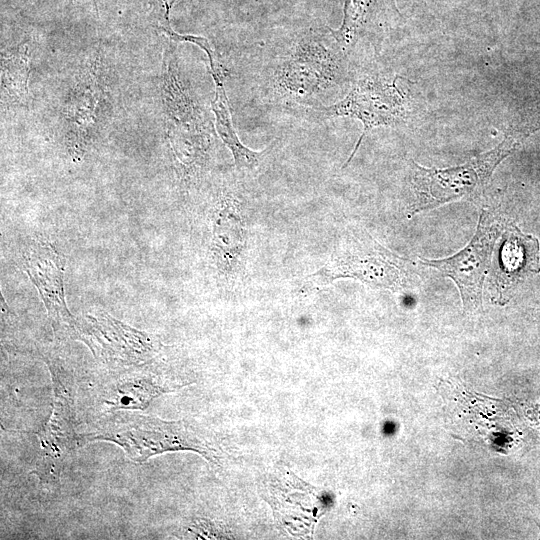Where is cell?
Here are the masks:
<instances>
[{
	"mask_svg": "<svg viewBox=\"0 0 540 540\" xmlns=\"http://www.w3.org/2000/svg\"><path fill=\"white\" fill-rule=\"evenodd\" d=\"M27 43L3 52L1 55L2 101L23 104L28 99V80L31 69Z\"/></svg>",
	"mask_w": 540,
	"mask_h": 540,
	"instance_id": "obj_18",
	"label": "cell"
},
{
	"mask_svg": "<svg viewBox=\"0 0 540 540\" xmlns=\"http://www.w3.org/2000/svg\"><path fill=\"white\" fill-rule=\"evenodd\" d=\"M53 388L52 412L45 426L37 432L39 459L32 471L48 485L59 482L65 461L78 446L76 433V384L72 367L55 354L43 356Z\"/></svg>",
	"mask_w": 540,
	"mask_h": 540,
	"instance_id": "obj_6",
	"label": "cell"
},
{
	"mask_svg": "<svg viewBox=\"0 0 540 540\" xmlns=\"http://www.w3.org/2000/svg\"><path fill=\"white\" fill-rule=\"evenodd\" d=\"M101 59H89L81 70L63 108L66 138L72 155L81 157L99 123L105 100Z\"/></svg>",
	"mask_w": 540,
	"mask_h": 540,
	"instance_id": "obj_11",
	"label": "cell"
},
{
	"mask_svg": "<svg viewBox=\"0 0 540 540\" xmlns=\"http://www.w3.org/2000/svg\"><path fill=\"white\" fill-rule=\"evenodd\" d=\"M211 120L193 125L167 126V138L180 170L185 175L196 173L207 161L214 145Z\"/></svg>",
	"mask_w": 540,
	"mask_h": 540,
	"instance_id": "obj_15",
	"label": "cell"
},
{
	"mask_svg": "<svg viewBox=\"0 0 540 540\" xmlns=\"http://www.w3.org/2000/svg\"><path fill=\"white\" fill-rule=\"evenodd\" d=\"M397 11L394 0H345L343 21L330 31L349 58L357 44L373 29L382 11Z\"/></svg>",
	"mask_w": 540,
	"mask_h": 540,
	"instance_id": "obj_16",
	"label": "cell"
},
{
	"mask_svg": "<svg viewBox=\"0 0 540 540\" xmlns=\"http://www.w3.org/2000/svg\"><path fill=\"white\" fill-rule=\"evenodd\" d=\"M499 246L492 272V301L503 305L522 281L540 271L539 242L509 224Z\"/></svg>",
	"mask_w": 540,
	"mask_h": 540,
	"instance_id": "obj_12",
	"label": "cell"
},
{
	"mask_svg": "<svg viewBox=\"0 0 540 540\" xmlns=\"http://www.w3.org/2000/svg\"><path fill=\"white\" fill-rule=\"evenodd\" d=\"M114 374L100 394V401L108 411L145 410L156 398L193 383L156 359Z\"/></svg>",
	"mask_w": 540,
	"mask_h": 540,
	"instance_id": "obj_10",
	"label": "cell"
},
{
	"mask_svg": "<svg viewBox=\"0 0 540 540\" xmlns=\"http://www.w3.org/2000/svg\"><path fill=\"white\" fill-rule=\"evenodd\" d=\"M74 340L82 341L94 358L113 373L155 360L162 346L154 335L105 312L77 318Z\"/></svg>",
	"mask_w": 540,
	"mask_h": 540,
	"instance_id": "obj_7",
	"label": "cell"
},
{
	"mask_svg": "<svg viewBox=\"0 0 540 540\" xmlns=\"http://www.w3.org/2000/svg\"><path fill=\"white\" fill-rule=\"evenodd\" d=\"M177 43L170 41L163 52L160 77V96L166 126L193 125L209 121L208 113L194 98L188 84L183 80L178 58Z\"/></svg>",
	"mask_w": 540,
	"mask_h": 540,
	"instance_id": "obj_13",
	"label": "cell"
},
{
	"mask_svg": "<svg viewBox=\"0 0 540 540\" xmlns=\"http://www.w3.org/2000/svg\"><path fill=\"white\" fill-rule=\"evenodd\" d=\"M24 267L46 308L54 336L58 340L74 339L76 318L65 300L62 255L50 242L38 240L26 250Z\"/></svg>",
	"mask_w": 540,
	"mask_h": 540,
	"instance_id": "obj_9",
	"label": "cell"
},
{
	"mask_svg": "<svg viewBox=\"0 0 540 540\" xmlns=\"http://www.w3.org/2000/svg\"><path fill=\"white\" fill-rule=\"evenodd\" d=\"M175 2L176 0H152L157 26H170L169 15Z\"/></svg>",
	"mask_w": 540,
	"mask_h": 540,
	"instance_id": "obj_19",
	"label": "cell"
},
{
	"mask_svg": "<svg viewBox=\"0 0 540 540\" xmlns=\"http://www.w3.org/2000/svg\"><path fill=\"white\" fill-rule=\"evenodd\" d=\"M525 136L511 126L496 147L454 167L425 168L413 161L410 183L414 200L410 206L411 214L479 195L498 164L516 149Z\"/></svg>",
	"mask_w": 540,
	"mask_h": 540,
	"instance_id": "obj_5",
	"label": "cell"
},
{
	"mask_svg": "<svg viewBox=\"0 0 540 540\" xmlns=\"http://www.w3.org/2000/svg\"><path fill=\"white\" fill-rule=\"evenodd\" d=\"M502 227L503 223L498 217L483 210L475 235L460 252L444 259H420L422 264L438 269L455 282L466 312H474L482 307L483 282Z\"/></svg>",
	"mask_w": 540,
	"mask_h": 540,
	"instance_id": "obj_8",
	"label": "cell"
},
{
	"mask_svg": "<svg viewBox=\"0 0 540 540\" xmlns=\"http://www.w3.org/2000/svg\"><path fill=\"white\" fill-rule=\"evenodd\" d=\"M413 84L397 74L367 73L353 79L349 92L340 100L306 112L315 120L349 117L362 123V134L344 163L345 168L371 130L406 125L414 119L420 103Z\"/></svg>",
	"mask_w": 540,
	"mask_h": 540,
	"instance_id": "obj_4",
	"label": "cell"
},
{
	"mask_svg": "<svg viewBox=\"0 0 540 540\" xmlns=\"http://www.w3.org/2000/svg\"><path fill=\"white\" fill-rule=\"evenodd\" d=\"M211 76L215 83L211 109L215 117L216 132L230 150L236 169L240 172H252L265 159L271 150V146L263 151H254L241 142L233 125L229 102L224 88V76Z\"/></svg>",
	"mask_w": 540,
	"mask_h": 540,
	"instance_id": "obj_14",
	"label": "cell"
},
{
	"mask_svg": "<svg viewBox=\"0 0 540 540\" xmlns=\"http://www.w3.org/2000/svg\"><path fill=\"white\" fill-rule=\"evenodd\" d=\"M214 250L225 266L238 260L244 246V227L238 202L230 195L221 200L213 222Z\"/></svg>",
	"mask_w": 540,
	"mask_h": 540,
	"instance_id": "obj_17",
	"label": "cell"
},
{
	"mask_svg": "<svg viewBox=\"0 0 540 540\" xmlns=\"http://www.w3.org/2000/svg\"><path fill=\"white\" fill-rule=\"evenodd\" d=\"M263 75L269 100L305 111L326 105L353 82L349 58L332 33L329 38L310 33L285 43L268 61Z\"/></svg>",
	"mask_w": 540,
	"mask_h": 540,
	"instance_id": "obj_1",
	"label": "cell"
},
{
	"mask_svg": "<svg viewBox=\"0 0 540 540\" xmlns=\"http://www.w3.org/2000/svg\"><path fill=\"white\" fill-rule=\"evenodd\" d=\"M341 278L395 293L410 291L419 282L412 261L391 252L355 224L341 232L328 261L305 278L300 291L319 290Z\"/></svg>",
	"mask_w": 540,
	"mask_h": 540,
	"instance_id": "obj_3",
	"label": "cell"
},
{
	"mask_svg": "<svg viewBox=\"0 0 540 540\" xmlns=\"http://www.w3.org/2000/svg\"><path fill=\"white\" fill-rule=\"evenodd\" d=\"M94 441L119 446L133 462L176 451H193L207 462L219 466L223 450L211 433L189 420H163L129 410L105 413L87 433H78V446Z\"/></svg>",
	"mask_w": 540,
	"mask_h": 540,
	"instance_id": "obj_2",
	"label": "cell"
}]
</instances>
